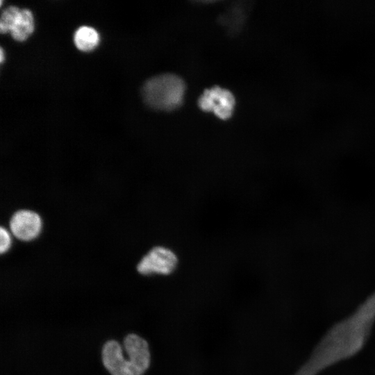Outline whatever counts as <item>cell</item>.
Instances as JSON below:
<instances>
[{"label":"cell","instance_id":"6da1fadb","mask_svg":"<svg viewBox=\"0 0 375 375\" xmlns=\"http://www.w3.org/2000/svg\"><path fill=\"white\" fill-rule=\"evenodd\" d=\"M374 325L375 290L324 333L293 375H319L356 356L367 345Z\"/></svg>","mask_w":375,"mask_h":375},{"label":"cell","instance_id":"ba28073f","mask_svg":"<svg viewBox=\"0 0 375 375\" xmlns=\"http://www.w3.org/2000/svg\"><path fill=\"white\" fill-rule=\"evenodd\" d=\"M74 42L76 47L82 51L93 50L99 42L97 31L90 26L79 27L74 33Z\"/></svg>","mask_w":375,"mask_h":375},{"label":"cell","instance_id":"8992f818","mask_svg":"<svg viewBox=\"0 0 375 375\" xmlns=\"http://www.w3.org/2000/svg\"><path fill=\"white\" fill-rule=\"evenodd\" d=\"M10 233L17 240L29 242L40 233L42 221L40 215L29 209H20L12 213L8 222Z\"/></svg>","mask_w":375,"mask_h":375},{"label":"cell","instance_id":"7a4b0ae2","mask_svg":"<svg viewBox=\"0 0 375 375\" xmlns=\"http://www.w3.org/2000/svg\"><path fill=\"white\" fill-rule=\"evenodd\" d=\"M128 355L125 360L121 346L115 340L108 341L102 349V361L111 375H142L150 364L147 342L136 334H128L124 340Z\"/></svg>","mask_w":375,"mask_h":375},{"label":"cell","instance_id":"30bf717a","mask_svg":"<svg viewBox=\"0 0 375 375\" xmlns=\"http://www.w3.org/2000/svg\"><path fill=\"white\" fill-rule=\"evenodd\" d=\"M10 233L3 226L0 227V253H6L11 247Z\"/></svg>","mask_w":375,"mask_h":375},{"label":"cell","instance_id":"8fae6325","mask_svg":"<svg viewBox=\"0 0 375 375\" xmlns=\"http://www.w3.org/2000/svg\"><path fill=\"white\" fill-rule=\"evenodd\" d=\"M0 52H1V53H0V57H1L0 60L2 62L3 60V51L2 48L1 49Z\"/></svg>","mask_w":375,"mask_h":375},{"label":"cell","instance_id":"3957f363","mask_svg":"<svg viewBox=\"0 0 375 375\" xmlns=\"http://www.w3.org/2000/svg\"><path fill=\"white\" fill-rule=\"evenodd\" d=\"M185 92L183 80L174 74H162L147 80L142 96L150 108L162 111H172L182 105Z\"/></svg>","mask_w":375,"mask_h":375},{"label":"cell","instance_id":"52a82bcc","mask_svg":"<svg viewBox=\"0 0 375 375\" xmlns=\"http://www.w3.org/2000/svg\"><path fill=\"white\" fill-rule=\"evenodd\" d=\"M34 19L31 11L22 9L10 31L12 38L19 42L26 40L33 32Z\"/></svg>","mask_w":375,"mask_h":375},{"label":"cell","instance_id":"9c48e42d","mask_svg":"<svg viewBox=\"0 0 375 375\" xmlns=\"http://www.w3.org/2000/svg\"><path fill=\"white\" fill-rule=\"evenodd\" d=\"M19 11L20 9L14 6H9L3 11L0 19V31L1 33L10 31Z\"/></svg>","mask_w":375,"mask_h":375},{"label":"cell","instance_id":"277c9868","mask_svg":"<svg viewBox=\"0 0 375 375\" xmlns=\"http://www.w3.org/2000/svg\"><path fill=\"white\" fill-rule=\"evenodd\" d=\"M178 262V256L173 249L158 245L150 249L140 258L136 269L144 276H168L176 271Z\"/></svg>","mask_w":375,"mask_h":375},{"label":"cell","instance_id":"5b68a950","mask_svg":"<svg viewBox=\"0 0 375 375\" xmlns=\"http://www.w3.org/2000/svg\"><path fill=\"white\" fill-rule=\"evenodd\" d=\"M235 97L228 90L215 86L204 90L198 100V106L205 112H212L221 119H229L233 112Z\"/></svg>","mask_w":375,"mask_h":375}]
</instances>
